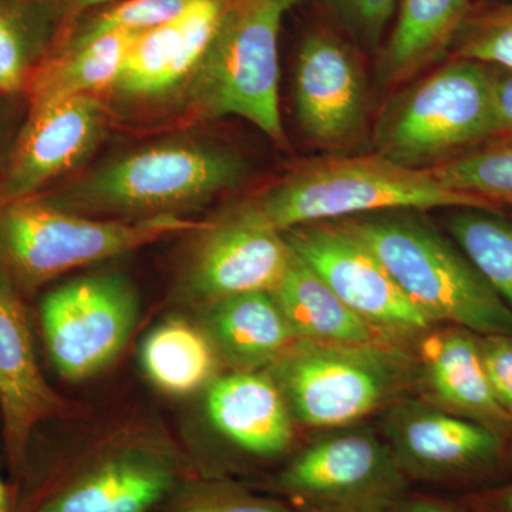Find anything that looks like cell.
Listing matches in <instances>:
<instances>
[{
  "label": "cell",
  "instance_id": "cell-17",
  "mask_svg": "<svg viewBox=\"0 0 512 512\" xmlns=\"http://www.w3.org/2000/svg\"><path fill=\"white\" fill-rule=\"evenodd\" d=\"M228 0H192L173 22L146 30L107 92L126 101L184 93L220 26Z\"/></svg>",
  "mask_w": 512,
  "mask_h": 512
},
{
  "label": "cell",
  "instance_id": "cell-14",
  "mask_svg": "<svg viewBox=\"0 0 512 512\" xmlns=\"http://www.w3.org/2000/svg\"><path fill=\"white\" fill-rule=\"evenodd\" d=\"M369 86L348 43L328 30L302 40L293 74V106L309 143L340 154L369 137Z\"/></svg>",
  "mask_w": 512,
  "mask_h": 512
},
{
  "label": "cell",
  "instance_id": "cell-13",
  "mask_svg": "<svg viewBox=\"0 0 512 512\" xmlns=\"http://www.w3.org/2000/svg\"><path fill=\"white\" fill-rule=\"evenodd\" d=\"M301 256L346 305L390 338H420L431 325L369 248L340 221L303 224L284 232Z\"/></svg>",
  "mask_w": 512,
  "mask_h": 512
},
{
  "label": "cell",
  "instance_id": "cell-11",
  "mask_svg": "<svg viewBox=\"0 0 512 512\" xmlns=\"http://www.w3.org/2000/svg\"><path fill=\"white\" fill-rule=\"evenodd\" d=\"M138 311L136 288L113 272L82 276L47 293L40 323L57 373L79 382L106 369L127 345Z\"/></svg>",
  "mask_w": 512,
  "mask_h": 512
},
{
  "label": "cell",
  "instance_id": "cell-25",
  "mask_svg": "<svg viewBox=\"0 0 512 512\" xmlns=\"http://www.w3.org/2000/svg\"><path fill=\"white\" fill-rule=\"evenodd\" d=\"M59 15V0H0V93L28 92L47 59Z\"/></svg>",
  "mask_w": 512,
  "mask_h": 512
},
{
  "label": "cell",
  "instance_id": "cell-32",
  "mask_svg": "<svg viewBox=\"0 0 512 512\" xmlns=\"http://www.w3.org/2000/svg\"><path fill=\"white\" fill-rule=\"evenodd\" d=\"M488 379L495 397L512 420V338L480 336Z\"/></svg>",
  "mask_w": 512,
  "mask_h": 512
},
{
  "label": "cell",
  "instance_id": "cell-29",
  "mask_svg": "<svg viewBox=\"0 0 512 512\" xmlns=\"http://www.w3.org/2000/svg\"><path fill=\"white\" fill-rule=\"evenodd\" d=\"M450 50L453 57L512 69V3L471 9Z\"/></svg>",
  "mask_w": 512,
  "mask_h": 512
},
{
  "label": "cell",
  "instance_id": "cell-20",
  "mask_svg": "<svg viewBox=\"0 0 512 512\" xmlns=\"http://www.w3.org/2000/svg\"><path fill=\"white\" fill-rule=\"evenodd\" d=\"M201 328L237 370L271 366L298 342L272 292H248L205 306Z\"/></svg>",
  "mask_w": 512,
  "mask_h": 512
},
{
  "label": "cell",
  "instance_id": "cell-18",
  "mask_svg": "<svg viewBox=\"0 0 512 512\" xmlns=\"http://www.w3.org/2000/svg\"><path fill=\"white\" fill-rule=\"evenodd\" d=\"M480 336L457 326L424 333L420 376L439 409L512 436L511 417L488 379Z\"/></svg>",
  "mask_w": 512,
  "mask_h": 512
},
{
  "label": "cell",
  "instance_id": "cell-1",
  "mask_svg": "<svg viewBox=\"0 0 512 512\" xmlns=\"http://www.w3.org/2000/svg\"><path fill=\"white\" fill-rule=\"evenodd\" d=\"M77 444L30 474L18 512H156L201 473L170 439L151 431L124 427Z\"/></svg>",
  "mask_w": 512,
  "mask_h": 512
},
{
  "label": "cell",
  "instance_id": "cell-34",
  "mask_svg": "<svg viewBox=\"0 0 512 512\" xmlns=\"http://www.w3.org/2000/svg\"><path fill=\"white\" fill-rule=\"evenodd\" d=\"M461 501L473 512H512V474L501 483L464 494Z\"/></svg>",
  "mask_w": 512,
  "mask_h": 512
},
{
  "label": "cell",
  "instance_id": "cell-35",
  "mask_svg": "<svg viewBox=\"0 0 512 512\" xmlns=\"http://www.w3.org/2000/svg\"><path fill=\"white\" fill-rule=\"evenodd\" d=\"M396 512H473L463 501L446 503L426 497H404L396 507Z\"/></svg>",
  "mask_w": 512,
  "mask_h": 512
},
{
  "label": "cell",
  "instance_id": "cell-15",
  "mask_svg": "<svg viewBox=\"0 0 512 512\" xmlns=\"http://www.w3.org/2000/svg\"><path fill=\"white\" fill-rule=\"evenodd\" d=\"M100 94L72 97L29 110L0 180V204L35 197L92 154L109 127Z\"/></svg>",
  "mask_w": 512,
  "mask_h": 512
},
{
  "label": "cell",
  "instance_id": "cell-5",
  "mask_svg": "<svg viewBox=\"0 0 512 512\" xmlns=\"http://www.w3.org/2000/svg\"><path fill=\"white\" fill-rule=\"evenodd\" d=\"M204 222L180 217L123 221L60 210L43 195L0 204V276L19 295L82 266L137 251Z\"/></svg>",
  "mask_w": 512,
  "mask_h": 512
},
{
  "label": "cell",
  "instance_id": "cell-33",
  "mask_svg": "<svg viewBox=\"0 0 512 512\" xmlns=\"http://www.w3.org/2000/svg\"><path fill=\"white\" fill-rule=\"evenodd\" d=\"M494 140L512 138V69L490 66Z\"/></svg>",
  "mask_w": 512,
  "mask_h": 512
},
{
  "label": "cell",
  "instance_id": "cell-37",
  "mask_svg": "<svg viewBox=\"0 0 512 512\" xmlns=\"http://www.w3.org/2000/svg\"><path fill=\"white\" fill-rule=\"evenodd\" d=\"M116 2V0H73V9L84 10L96 8V6L107 5V3Z\"/></svg>",
  "mask_w": 512,
  "mask_h": 512
},
{
  "label": "cell",
  "instance_id": "cell-36",
  "mask_svg": "<svg viewBox=\"0 0 512 512\" xmlns=\"http://www.w3.org/2000/svg\"><path fill=\"white\" fill-rule=\"evenodd\" d=\"M19 491L16 487H10L0 473V512H18Z\"/></svg>",
  "mask_w": 512,
  "mask_h": 512
},
{
  "label": "cell",
  "instance_id": "cell-24",
  "mask_svg": "<svg viewBox=\"0 0 512 512\" xmlns=\"http://www.w3.org/2000/svg\"><path fill=\"white\" fill-rule=\"evenodd\" d=\"M141 363L158 389L171 396H190L217 379L220 357L202 328L170 319L148 333Z\"/></svg>",
  "mask_w": 512,
  "mask_h": 512
},
{
  "label": "cell",
  "instance_id": "cell-2",
  "mask_svg": "<svg viewBox=\"0 0 512 512\" xmlns=\"http://www.w3.org/2000/svg\"><path fill=\"white\" fill-rule=\"evenodd\" d=\"M247 173L235 151L177 138L114 158L43 198L60 210L107 220L178 217L237 187Z\"/></svg>",
  "mask_w": 512,
  "mask_h": 512
},
{
  "label": "cell",
  "instance_id": "cell-27",
  "mask_svg": "<svg viewBox=\"0 0 512 512\" xmlns=\"http://www.w3.org/2000/svg\"><path fill=\"white\" fill-rule=\"evenodd\" d=\"M429 170L450 190L512 207V138L488 141Z\"/></svg>",
  "mask_w": 512,
  "mask_h": 512
},
{
  "label": "cell",
  "instance_id": "cell-6",
  "mask_svg": "<svg viewBox=\"0 0 512 512\" xmlns=\"http://www.w3.org/2000/svg\"><path fill=\"white\" fill-rule=\"evenodd\" d=\"M299 0H228L197 72L185 87L195 119L241 117L288 148L279 109L282 20Z\"/></svg>",
  "mask_w": 512,
  "mask_h": 512
},
{
  "label": "cell",
  "instance_id": "cell-3",
  "mask_svg": "<svg viewBox=\"0 0 512 512\" xmlns=\"http://www.w3.org/2000/svg\"><path fill=\"white\" fill-rule=\"evenodd\" d=\"M420 212H373L338 221L372 251L431 323L512 338L511 309L456 242Z\"/></svg>",
  "mask_w": 512,
  "mask_h": 512
},
{
  "label": "cell",
  "instance_id": "cell-10",
  "mask_svg": "<svg viewBox=\"0 0 512 512\" xmlns=\"http://www.w3.org/2000/svg\"><path fill=\"white\" fill-rule=\"evenodd\" d=\"M384 440L406 477L483 490L512 474V436L417 400H396Z\"/></svg>",
  "mask_w": 512,
  "mask_h": 512
},
{
  "label": "cell",
  "instance_id": "cell-31",
  "mask_svg": "<svg viewBox=\"0 0 512 512\" xmlns=\"http://www.w3.org/2000/svg\"><path fill=\"white\" fill-rule=\"evenodd\" d=\"M340 28L365 49L382 42L387 25L402 0H320Z\"/></svg>",
  "mask_w": 512,
  "mask_h": 512
},
{
  "label": "cell",
  "instance_id": "cell-38",
  "mask_svg": "<svg viewBox=\"0 0 512 512\" xmlns=\"http://www.w3.org/2000/svg\"><path fill=\"white\" fill-rule=\"evenodd\" d=\"M375 512H396V510H393V511H375Z\"/></svg>",
  "mask_w": 512,
  "mask_h": 512
},
{
  "label": "cell",
  "instance_id": "cell-23",
  "mask_svg": "<svg viewBox=\"0 0 512 512\" xmlns=\"http://www.w3.org/2000/svg\"><path fill=\"white\" fill-rule=\"evenodd\" d=\"M141 33H106L87 45L47 56L29 84L30 110L72 97L107 92Z\"/></svg>",
  "mask_w": 512,
  "mask_h": 512
},
{
  "label": "cell",
  "instance_id": "cell-7",
  "mask_svg": "<svg viewBox=\"0 0 512 512\" xmlns=\"http://www.w3.org/2000/svg\"><path fill=\"white\" fill-rule=\"evenodd\" d=\"M375 153L429 170L494 140L491 69L453 57L394 94L370 134Z\"/></svg>",
  "mask_w": 512,
  "mask_h": 512
},
{
  "label": "cell",
  "instance_id": "cell-16",
  "mask_svg": "<svg viewBox=\"0 0 512 512\" xmlns=\"http://www.w3.org/2000/svg\"><path fill=\"white\" fill-rule=\"evenodd\" d=\"M19 296L0 276V414L6 457L18 491L29 474L33 433L45 421L72 410L40 370Z\"/></svg>",
  "mask_w": 512,
  "mask_h": 512
},
{
  "label": "cell",
  "instance_id": "cell-9",
  "mask_svg": "<svg viewBox=\"0 0 512 512\" xmlns=\"http://www.w3.org/2000/svg\"><path fill=\"white\" fill-rule=\"evenodd\" d=\"M302 448L272 480L299 512L396 510L409 478L369 427H340Z\"/></svg>",
  "mask_w": 512,
  "mask_h": 512
},
{
  "label": "cell",
  "instance_id": "cell-4",
  "mask_svg": "<svg viewBox=\"0 0 512 512\" xmlns=\"http://www.w3.org/2000/svg\"><path fill=\"white\" fill-rule=\"evenodd\" d=\"M252 201L282 232L312 222L345 220L383 211H503L484 198L450 190L430 170L404 167L376 153L333 154L311 161L285 175Z\"/></svg>",
  "mask_w": 512,
  "mask_h": 512
},
{
  "label": "cell",
  "instance_id": "cell-21",
  "mask_svg": "<svg viewBox=\"0 0 512 512\" xmlns=\"http://www.w3.org/2000/svg\"><path fill=\"white\" fill-rule=\"evenodd\" d=\"M272 295L298 340L326 345H397V340L353 312L293 249L291 264Z\"/></svg>",
  "mask_w": 512,
  "mask_h": 512
},
{
  "label": "cell",
  "instance_id": "cell-12",
  "mask_svg": "<svg viewBox=\"0 0 512 512\" xmlns=\"http://www.w3.org/2000/svg\"><path fill=\"white\" fill-rule=\"evenodd\" d=\"M183 276L188 298L205 306L248 292H274L292 248L254 201L241 202L197 231Z\"/></svg>",
  "mask_w": 512,
  "mask_h": 512
},
{
  "label": "cell",
  "instance_id": "cell-28",
  "mask_svg": "<svg viewBox=\"0 0 512 512\" xmlns=\"http://www.w3.org/2000/svg\"><path fill=\"white\" fill-rule=\"evenodd\" d=\"M156 512H299L276 498L256 494L220 476L195 474L185 480Z\"/></svg>",
  "mask_w": 512,
  "mask_h": 512
},
{
  "label": "cell",
  "instance_id": "cell-26",
  "mask_svg": "<svg viewBox=\"0 0 512 512\" xmlns=\"http://www.w3.org/2000/svg\"><path fill=\"white\" fill-rule=\"evenodd\" d=\"M446 229L512 311V218L505 217L503 211L454 208Z\"/></svg>",
  "mask_w": 512,
  "mask_h": 512
},
{
  "label": "cell",
  "instance_id": "cell-19",
  "mask_svg": "<svg viewBox=\"0 0 512 512\" xmlns=\"http://www.w3.org/2000/svg\"><path fill=\"white\" fill-rule=\"evenodd\" d=\"M208 419L228 443L248 456L272 460L288 453L293 417L268 373L235 370L207 389Z\"/></svg>",
  "mask_w": 512,
  "mask_h": 512
},
{
  "label": "cell",
  "instance_id": "cell-8",
  "mask_svg": "<svg viewBox=\"0 0 512 512\" xmlns=\"http://www.w3.org/2000/svg\"><path fill=\"white\" fill-rule=\"evenodd\" d=\"M293 420L316 429L352 426L389 406L412 383L414 363L397 345L298 340L266 370Z\"/></svg>",
  "mask_w": 512,
  "mask_h": 512
},
{
  "label": "cell",
  "instance_id": "cell-30",
  "mask_svg": "<svg viewBox=\"0 0 512 512\" xmlns=\"http://www.w3.org/2000/svg\"><path fill=\"white\" fill-rule=\"evenodd\" d=\"M192 0H123L113 8L103 10L74 30L59 50L76 49L106 33L130 30L146 32L173 22Z\"/></svg>",
  "mask_w": 512,
  "mask_h": 512
},
{
  "label": "cell",
  "instance_id": "cell-22",
  "mask_svg": "<svg viewBox=\"0 0 512 512\" xmlns=\"http://www.w3.org/2000/svg\"><path fill=\"white\" fill-rule=\"evenodd\" d=\"M473 0H402L392 35L377 63V82L393 90L409 84L453 46Z\"/></svg>",
  "mask_w": 512,
  "mask_h": 512
}]
</instances>
